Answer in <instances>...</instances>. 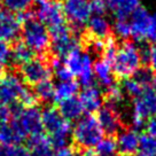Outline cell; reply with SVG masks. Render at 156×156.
I'll list each match as a JSON object with an SVG mask.
<instances>
[{"mask_svg":"<svg viewBox=\"0 0 156 156\" xmlns=\"http://www.w3.org/2000/svg\"><path fill=\"white\" fill-rule=\"evenodd\" d=\"M17 17L22 23L23 43L36 53L46 52L51 46V34L47 27L27 10L19 13Z\"/></svg>","mask_w":156,"mask_h":156,"instance_id":"cell-1","label":"cell"},{"mask_svg":"<svg viewBox=\"0 0 156 156\" xmlns=\"http://www.w3.org/2000/svg\"><path fill=\"white\" fill-rule=\"evenodd\" d=\"M103 138L105 132L102 127L98 122L97 116H93L92 114L80 117L71 132V139L75 146L84 151L95 148Z\"/></svg>","mask_w":156,"mask_h":156,"instance_id":"cell-2","label":"cell"},{"mask_svg":"<svg viewBox=\"0 0 156 156\" xmlns=\"http://www.w3.org/2000/svg\"><path fill=\"white\" fill-rule=\"evenodd\" d=\"M112 64L114 75L116 77L121 79L132 77L141 68L142 58L140 47H138V45L132 41L125 40L122 45L118 46Z\"/></svg>","mask_w":156,"mask_h":156,"instance_id":"cell-3","label":"cell"},{"mask_svg":"<svg viewBox=\"0 0 156 156\" xmlns=\"http://www.w3.org/2000/svg\"><path fill=\"white\" fill-rule=\"evenodd\" d=\"M155 115L156 92L151 86L145 87L138 97L133 99V102H132L131 115H130L132 129L138 131L146 124V122L151 117Z\"/></svg>","mask_w":156,"mask_h":156,"instance_id":"cell-4","label":"cell"},{"mask_svg":"<svg viewBox=\"0 0 156 156\" xmlns=\"http://www.w3.org/2000/svg\"><path fill=\"white\" fill-rule=\"evenodd\" d=\"M48 30L51 34L49 47L56 58H64L71 51L80 48V41L78 36H76V34L69 27H67L66 23Z\"/></svg>","mask_w":156,"mask_h":156,"instance_id":"cell-5","label":"cell"},{"mask_svg":"<svg viewBox=\"0 0 156 156\" xmlns=\"http://www.w3.org/2000/svg\"><path fill=\"white\" fill-rule=\"evenodd\" d=\"M64 19L68 21L73 30L79 31L86 27L92 16L90 0H63L62 2Z\"/></svg>","mask_w":156,"mask_h":156,"instance_id":"cell-6","label":"cell"},{"mask_svg":"<svg viewBox=\"0 0 156 156\" xmlns=\"http://www.w3.org/2000/svg\"><path fill=\"white\" fill-rule=\"evenodd\" d=\"M34 16L48 29L64 23L62 4L58 0H37Z\"/></svg>","mask_w":156,"mask_h":156,"instance_id":"cell-7","label":"cell"},{"mask_svg":"<svg viewBox=\"0 0 156 156\" xmlns=\"http://www.w3.org/2000/svg\"><path fill=\"white\" fill-rule=\"evenodd\" d=\"M25 88L22 78L14 73H8L0 79V103L8 107L17 103Z\"/></svg>","mask_w":156,"mask_h":156,"instance_id":"cell-8","label":"cell"},{"mask_svg":"<svg viewBox=\"0 0 156 156\" xmlns=\"http://www.w3.org/2000/svg\"><path fill=\"white\" fill-rule=\"evenodd\" d=\"M20 73H21V78L23 79L24 83L36 86L37 84L49 79L52 70L49 64L45 60L34 58L27 63L21 66Z\"/></svg>","mask_w":156,"mask_h":156,"instance_id":"cell-9","label":"cell"},{"mask_svg":"<svg viewBox=\"0 0 156 156\" xmlns=\"http://www.w3.org/2000/svg\"><path fill=\"white\" fill-rule=\"evenodd\" d=\"M13 118L19 122L27 136H34L43 131L41 112L37 106L22 109L16 116H13Z\"/></svg>","mask_w":156,"mask_h":156,"instance_id":"cell-10","label":"cell"},{"mask_svg":"<svg viewBox=\"0 0 156 156\" xmlns=\"http://www.w3.org/2000/svg\"><path fill=\"white\" fill-rule=\"evenodd\" d=\"M116 145L119 156H136L139 153L140 136L134 129H122L116 134Z\"/></svg>","mask_w":156,"mask_h":156,"instance_id":"cell-11","label":"cell"},{"mask_svg":"<svg viewBox=\"0 0 156 156\" xmlns=\"http://www.w3.org/2000/svg\"><path fill=\"white\" fill-rule=\"evenodd\" d=\"M97 119L108 136H116L122 130V119L119 116V112L110 105H103V107L98 112Z\"/></svg>","mask_w":156,"mask_h":156,"instance_id":"cell-12","label":"cell"},{"mask_svg":"<svg viewBox=\"0 0 156 156\" xmlns=\"http://www.w3.org/2000/svg\"><path fill=\"white\" fill-rule=\"evenodd\" d=\"M41 123H43V129L49 136L73 127L70 122L66 121L62 117L58 108L52 106L44 108V110L41 112Z\"/></svg>","mask_w":156,"mask_h":156,"instance_id":"cell-13","label":"cell"},{"mask_svg":"<svg viewBox=\"0 0 156 156\" xmlns=\"http://www.w3.org/2000/svg\"><path fill=\"white\" fill-rule=\"evenodd\" d=\"M21 21L12 12L1 10L0 13V40L10 43L21 34Z\"/></svg>","mask_w":156,"mask_h":156,"instance_id":"cell-14","label":"cell"},{"mask_svg":"<svg viewBox=\"0 0 156 156\" xmlns=\"http://www.w3.org/2000/svg\"><path fill=\"white\" fill-rule=\"evenodd\" d=\"M151 14L144 7H138L130 16L132 37L136 41H146V34L151 22Z\"/></svg>","mask_w":156,"mask_h":156,"instance_id":"cell-15","label":"cell"},{"mask_svg":"<svg viewBox=\"0 0 156 156\" xmlns=\"http://www.w3.org/2000/svg\"><path fill=\"white\" fill-rule=\"evenodd\" d=\"M78 99L83 105L84 110L88 114L98 112L103 107V103H105L102 92L95 85L83 87V91L79 93Z\"/></svg>","mask_w":156,"mask_h":156,"instance_id":"cell-16","label":"cell"},{"mask_svg":"<svg viewBox=\"0 0 156 156\" xmlns=\"http://www.w3.org/2000/svg\"><path fill=\"white\" fill-rule=\"evenodd\" d=\"M25 132L22 130L19 122L12 119L0 126V144L1 145H20L25 140Z\"/></svg>","mask_w":156,"mask_h":156,"instance_id":"cell-17","label":"cell"},{"mask_svg":"<svg viewBox=\"0 0 156 156\" xmlns=\"http://www.w3.org/2000/svg\"><path fill=\"white\" fill-rule=\"evenodd\" d=\"M85 28L91 38L99 40H105L112 31L110 22L105 15H92Z\"/></svg>","mask_w":156,"mask_h":156,"instance_id":"cell-18","label":"cell"},{"mask_svg":"<svg viewBox=\"0 0 156 156\" xmlns=\"http://www.w3.org/2000/svg\"><path fill=\"white\" fill-rule=\"evenodd\" d=\"M94 77L102 87L108 88L115 84V75L112 70V64L105 58H99L93 66Z\"/></svg>","mask_w":156,"mask_h":156,"instance_id":"cell-19","label":"cell"},{"mask_svg":"<svg viewBox=\"0 0 156 156\" xmlns=\"http://www.w3.org/2000/svg\"><path fill=\"white\" fill-rule=\"evenodd\" d=\"M29 156H53V147L43 132L30 136L28 139Z\"/></svg>","mask_w":156,"mask_h":156,"instance_id":"cell-20","label":"cell"},{"mask_svg":"<svg viewBox=\"0 0 156 156\" xmlns=\"http://www.w3.org/2000/svg\"><path fill=\"white\" fill-rule=\"evenodd\" d=\"M58 109L60 114L62 115V117L68 122L78 121L80 117H83V114L85 112L80 100L76 97L69 98L67 100L60 101Z\"/></svg>","mask_w":156,"mask_h":156,"instance_id":"cell-21","label":"cell"},{"mask_svg":"<svg viewBox=\"0 0 156 156\" xmlns=\"http://www.w3.org/2000/svg\"><path fill=\"white\" fill-rule=\"evenodd\" d=\"M108 9L115 15L116 20L129 19L132 13L140 7V0H106Z\"/></svg>","mask_w":156,"mask_h":156,"instance_id":"cell-22","label":"cell"},{"mask_svg":"<svg viewBox=\"0 0 156 156\" xmlns=\"http://www.w3.org/2000/svg\"><path fill=\"white\" fill-rule=\"evenodd\" d=\"M78 90H79V84L73 79L58 82L54 88V100L56 102H60L69 98L76 97Z\"/></svg>","mask_w":156,"mask_h":156,"instance_id":"cell-23","label":"cell"},{"mask_svg":"<svg viewBox=\"0 0 156 156\" xmlns=\"http://www.w3.org/2000/svg\"><path fill=\"white\" fill-rule=\"evenodd\" d=\"M93 66H94V61H93L92 55L87 52H84L83 56V66L80 69V73L78 75V84H80L83 87H87L91 85H94V71H93Z\"/></svg>","mask_w":156,"mask_h":156,"instance_id":"cell-24","label":"cell"},{"mask_svg":"<svg viewBox=\"0 0 156 156\" xmlns=\"http://www.w3.org/2000/svg\"><path fill=\"white\" fill-rule=\"evenodd\" d=\"M83 56L84 52L80 48H76L71 51L70 53L63 58V62L66 67L68 68L70 73L73 76H78L80 73V69L83 66Z\"/></svg>","mask_w":156,"mask_h":156,"instance_id":"cell-25","label":"cell"},{"mask_svg":"<svg viewBox=\"0 0 156 156\" xmlns=\"http://www.w3.org/2000/svg\"><path fill=\"white\" fill-rule=\"evenodd\" d=\"M34 51L24 43H17L12 49V61L19 66H22L34 58Z\"/></svg>","mask_w":156,"mask_h":156,"instance_id":"cell-26","label":"cell"},{"mask_svg":"<svg viewBox=\"0 0 156 156\" xmlns=\"http://www.w3.org/2000/svg\"><path fill=\"white\" fill-rule=\"evenodd\" d=\"M54 88H55V85L49 79H46L34 86V94L40 101L49 102L54 100Z\"/></svg>","mask_w":156,"mask_h":156,"instance_id":"cell-27","label":"cell"},{"mask_svg":"<svg viewBox=\"0 0 156 156\" xmlns=\"http://www.w3.org/2000/svg\"><path fill=\"white\" fill-rule=\"evenodd\" d=\"M95 154L97 156H119L116 140L112 136L103 138L95 147Z\"/></svg>","mask_w":156,"mask_h":156,"instance_id":"cell-28","label":"cell"},{"mask_svg":"<svg viewBox=\"0 0 156 156\" xmlns=\"http://www.w3.org/2000/svg\"><path fill=\"white\" fill-rule=\"evenodd\" d=\"M106 90H107L106 91V103L115 107L118 110L119 106L124 101V97H125L121 85L114 84V85H112L110 87L106 88Z\"/></svg>","mask_w":156,"mask_h":156,"instance_id":"cell-29","label":"cell"},{"mask_svg":"<svg viewBox=\"0 0 156 156\" xmlns=\"http://www.w3.org/2000/svg\"><path fill=\"white\" fill-rule=\"evenodd\" d=\"M51 70L54 73L55 77L58 79V82H63V80H68V79H73V75L70 73V71L68 70V68L66 67L63 60L60 58H52L51 61Z\"/></svg>","mask_w":156,"mask_h":156,"instance_id":"cell-30","label":"cell"},{"mask_svg":"<svg viewBox=\"0 0 156 156\" xmlns=\"http://www.w3.org/2000/svg\"><path fill=\"white\" fill-rule=\"evenodd\" d=\"M112 32L115 34V37L122 40H127L132 37V29L129 19H119L116 20L114 25L112 27Z\"/></svg>","mask_w":156,"mask_h":156,"instance_id":"cell-31","label":"cell"},{"mask_svg":"<svg viewBox=\"0 0 156 156\" xmlns=\"http://www.w3.org/2000/svg\"><path fill=\"white\" fill-rule=\"evenodd\" d=\"M121 87H122L123 92H124L125 95L131 97V98H133V99L138 97V95L144 91V88H145L134 77L123 79V83H122V85H121Z\"/></svg>","mask_w":156,"mask_h":156,"instance_id":"cell-32","label":"cell"},{"mask_svg":"<svg viewBox=\"0 0 156 156\" xmlns=\"http://www.w3.org/2000/svg\"><path fill=\"white\" fill-rule=\"evenodd\" d=\"M139 153H142L147 156H156V139L149 134L140 136V147Z\"/></svg>","mask_w":156,"mask_h":156,"instance_id":"cell-33","label":"cell"},{"mask_svg":"<svg viewBox=\"0 0 156 156\" xmlns=\"http://www.w3.org/2000/svg\"><path fill=\"white\" fill-rule=\"evenodd\" d=\"M0 156H29V149L21 145H1Z\"/></svg>","mask_w":156,"mask_h":156,"instance_id":"cell-34","label":"cell"},{"mask_svg":"<svg viewBox=\"0 0 156 156\" xmlns=\"http://www.w3.org/2000/svg\"><path fill=\"white\" fill-rule=\"evenodd\" d=\"M34 0H2V4L9 12L22 13L25 12Z\"/></svg>","mask_w":156,"mask_h":156,"instance_id":"cell-35","label":"cell"},{"mask_svg":"<svg viewBox=\"0 0 156 156\" xmlns=\"http://www.w3.org/2000/svg\"><path fill=\"white\" fill-rule=\"evenodd\" d=\"M132 77L136 78V80L141 84L144 87H149V86H151L155 76H154V73L151 71V69L140 68Z\"/></svg>","mask_w":156,"mask_h":156,"instance_id":"cell-36","label":"cell"},{"mask_svg":"<svg viewBox=\"0 0 156 156\" xmlns=\"http://www.w3.org/2000/svg\"><path fill=\"white\" fill-rule=\"evenodd\" d=\"M118 49V45H117L116 39L114 37H107L105 39V47H103V58L108 60L109 62H112V60L115 58V55L117 53Z\"/></svg>","mask_w":156,"mask_h":156,"instance_id":"cell-37","label":"cell"},{"mask_svg":"<svg viewBox=\"0 0 156 156\" xmlns=\"http://www.w3.org/2000/svg\"><path fill=\"white\" fill-rule=\"evenodd\" d=\"M37 101H38V99L36 97L34 92H32V91L29 90L28 87L23 91V93L21 94V97H20V99H19V103L24 108L34 107Z\"/></svg>","mask_w":156,"mask_h":156,"instance_id":"cell-38","label":"cell"},{"mask_svg":"<svg viewBox=\"0 0 156 156\" xmlns=\"http://www.w3.org/2000/svg\"><path fill=\"white\" fill-rule=\"evenodd\" d=\"M12 61V48L9 43H6L0 40V63L7 64Z\"/></svg>","mask_w":156,"mask_h":156,"instance_id":"cell-39","label":"cell"},{"mask_svg":"<svg viewBox=\"0 0 156 156\" xmlns=\"http://www.w3.org/2000/svg\"><path fill=\"white\" fill-rule=\"evenodd\" d=\"M92 15H105L108 10L106 0H90Z\"/></svg>","mask_w":156,"mask_h":156,"instance_id":"cell-40","label":"cell"},{"mask_svg":"<svg viewBox=\"0 0 156 156\" xmlns=\"http://www.w3.org/2000/svg\"><path fill=\"white\" fill-rule=\"evenodd\" d=\"M146 41L151 43V45L156 44V15L151 14V22L148 25L146 34Z\"/></svg>","mask_w":156,"mask_h":156,"instance_id":"cell-41","label":"cell"},{"mask_svg":"<svg viewBox=\"0 0 156 156\" xmlns=\"http://www.w3.org/2000/svg\"><path fill=\"white\" fill-rule=\"evenodd\" d=\"M146 64L149 66L153 73H156V44H153L148 47V55H147Z\"/></svg>","mask_w":156,"mask_h":156,"instance_id":"cell-42","label":"cell"},{"mask_svg":"<svg viewBox=\"0 0 156 156\" xmlns=\"http://www.w3.org/2000/svg\"><path fill=\"white\" fill-rule=\"evenodd\" d=\"M10 118H12L10 108L8 106H6V105L0 103V126L4 125L8 121H10Z\"/></svg>","mask_w":156,"mask_h":156,"instance_id":"cell-43","label":"cell"},{"mask_svg":"<svg viewBox=\"0 0 156 156\" xmlns=\"http://www.w3.org/2000/svg\"><path fill=\"white\" fill-rule=\"evenodd\" d=\"M145 129H146V133L149 134L151 136L156 139V115L151 117L145 124Z\"/></svg>","mask_w":156,"mask_h":156,"instance_id":"cell-44","label":"cell"},{"mask_svg":"<svg viewBox=\"0 0 156 156\" xmlns=\"http://www.w3.org/2000/svg\"><path fill=\"white\" fill-rule=\"evenodd\" d=\"M53 156H78V154L75 148L66 146L63 148L56 149V151L53 154Z\"/></svg>","mask_w":156,"mask_h":156,"instance_id":"cell-45","label":"cell"},{"mask_svg":"<svg viewBox=\"0 0 156 156\" xmlns=\"http://www.w3.org/2000/svg\"><path fill=\"white\" fill-rule=\"evenodd\" d=\"M82 156H97V154H95V151H92V149H90V151H84Z\"/></svg>","mask_w":156,"mask_h":156,"instance_id":"cell-46","label":"cell"},{"mask_svg":"<svg viewBox=\"0 0 156 156\" xmlns=\"http://www.w3.org/2000/svg\"><path fill=\"white\" fill-rule=\"evenodd\" d=\"M151 87L154 88V91L156 92V76L154 77V80H153V84H151Z\"/></svg>","mask_w":156,"mask_h":156,"instance_id":"cell-47","label":"cell"},{"mask_svg":"<svg viewBox=\"0 0 156 156\" xmlns=\"http://www.w3.org/2000/svg\"><path fill=\"white\" fill-rule=\"evenodd\" d=\"M2 73H4V68H2V64L0 63V79L2 77Z\"/></svg>","mask_w":156,"mask_h":156,"instance_id":"cell-48","label":"cell"},{"mask_svg":"<svg viewBox=\"0 0 156 156\" xmlns=\"http://www.w3.org/2000/svg\"><path fill=\"white\" fill-rule=\"evenodd\" d=\"M136 156H147V155H145V154H142V153H138Z\"/></svg>","mask_w":156,"mask_h":156,"instance_id":"cell-49","label":"cell"},{"mask_svg":"<svg viewBox=\"0 0 156 156\" xmlns=\"http://www.w3.org/2000/svg\"><path fill=\"white\" fill-rule=\"evenodd\" d=\"M0 13H1V9H0Z\"/></svg>","mask_w":156,"mask_h":156,"instance_id":"cell-50","label":"cell"}]
</instances>
